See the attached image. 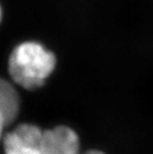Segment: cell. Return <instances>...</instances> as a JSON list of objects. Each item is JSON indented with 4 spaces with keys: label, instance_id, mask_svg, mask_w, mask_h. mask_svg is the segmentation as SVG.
<instances>
[{
    "label": "cell",
    "instance_id": "1",
    "mask_svg": "<svg viewBox=\"0 0 153 154\" xmlns=\"http://www.w3.org/2000/svg\"><path fill=\"white\" fill-rule=\"evenodd\" d=\"M56 58L37 42L18 45L9 58L8 69L12 80L26 90H36L44 85L54 71Z\"/></svg>",
    "mask_w": 153,
    "mask_h": 154
},
{
    "label": "cell",
    "instance_id": "3",
    "mask_svg": "<svg viewBox=\"0 0 153 154\" xmlns=\"http://www.w3.org/2000/svg\"><path fill=\"white\" fill-rule=\"evenodd\" d=\"M80 139L71 127L59 125L43 130L41 154H81Z\"/></svg>",
    "mask_w": 153,
    "mask_h": 154
},
{
    "label": "cell",
    "instance_id": "7",
    "mask_svg": "<svg viewBox=\"0 0 153 154\" xmlns=\"http://www.w3.org/2000/svg\"><path fill=\"white\" fill-rule=\"evenodd\" d=\"M0 18H1V10H0Z\"/></svg>",
    "mask_w": 153,
    "mask_h": 154
},
{
    "label": "cell",
    "instance_id": "4",
    "mask_svg": "<svg viewBox=\"0 0 153 154\" xmlns=\"http://www.w3.org/2000/svg\"><path fill=\"white\" fill-rule=\"evenodd\" d=\"M20 109V100L17 91L10 83L0 78V112L8 125L16 119Z\"/></svg>",
    "mask_w": 153,
    "mask_h": 154
},
{
    "label": "cell",
    "instance_id": "6",
    "mask_svg": "<svg viewBox=\"0 0 153 154\" xmlns=\"http://www.w3.org/2000/svg\"><path fill=\"white\" fill-rule=\"evenodd\" d=\"M81 154H106V153L100 151V150H97V149H90V150H87V151L83 152Z\"/></svg>",
    "mask_w": 153,
    "mask_h": 154
},
{
    "label": "cell",
    "instance_id": "2",
    "mask_svg": "<svg viewBox=\"0 0 153 154\" xmlns=\"http://www.w3.org/2000/svg\"><path fill=\"white\" fill-rule=\"evenodd\" d=\"M43 130L29 123L19 124L3 136L4 154H41Z\"/></svg>",
    "mask_w": 153,
    "mask_h": 154
},
{
    "label": "cell",
    "instance_id": "5",
    "mask_svg": "<svg viewBox=\"0 0 153 154\" xmlns=\"http://www.w3.org/2000/svg\"><path fill=\"white\" fill-rule=\"evenodd\" d=\"M6 126H8V124L6 122L4 116H3L2 113L0 112V140L3 138V132H4V129Z\"/></svg>",
    "mask_w": 153,
    "mask_h": 154
}]
</instances>
